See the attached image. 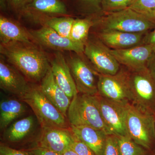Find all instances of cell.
I'll use <instances>...</instances> for the list:
<instances>
[{
	"label": "cell",
	"instance_id": "9",
	"mask_svg": "<svg viewBox=\"0 0 155 155\" xmlns=\"http://www.w3.org/2000/svg\"><path fill=\"white\" fill-rule=\"evenodd\" d=\"M84 54L99 74L114 75L120 70V64L111 54L110 49L98 38L88 40Z\"/></svg>",
	"mask_w": 155,
	"mask_h": 155
},
{
	"label": "cell",
	"instance_id": "30",
	"mask_svg": "<svg viewBox=\"0 0 155 155\" xmlns=\"http://www.w3.org/2000/svg\"><path fill=\"white\" fill-rule=\"evenodd\" d=\"M0 155H32L29 152L12 148L8 146L1 143Z\"/></svg>",
	"mask_w": 155,
	"mask_h": 155
},
{
	"label": "cell",
	"instance_id": "13",
	"mask_svg": "<svg viewBox=\"0 0 155 155\" xmlns=\"http://www.w3.org/2000/svg\"><path fill=\"white\" fill-rule=\"evenodd\" d=\"M110 51L119 64L126 66L132 72L147 67L154 54L152 48L144 44L125 49H110Z\"/></svg>",
	"mask_w": 155,
	"mask_h": 155
},
{
	"label": "cell",
	"instance_id": "18",
	"mask_svg": "<svg viewBox=\"0 0 155 155\" xmlns=\"http://www.w3.org/2000/svg\"><path fill=\"white\" fill-rule=\"evenodd\" d=\"M1 44L15 43L33 44L28 31L14 20L1 15L0 17Z\"/></svg>",
	"mask_w": 155,
	"mask_h": 155
},
{
	"label": "cell",
	"instance_id": "4",
	"mask_svg": "<svg viewBox=\"0 0 155 155\" xmlns=\"http://www.w3.org/2000/svg\"><path fill=\"white\" fill-rule=\"evenodd\" d=\"M101 30L145 34L155 27V21L130 8L108 13L99 21Z\"/></svg>",
	"mask_w": 155,
	"mask_h": 155
},
{
	"label": "cell",
	"instance_id": "1",
	"mask_svg": "<svg viewBox=\"0 0 155 155\" xmlns=\"http://www.w3.org/2000/svg\"><path fill=\"white\" fill-rule=\"evenodd\" d=\"M0 52L8 63L31 82L41 81L51 67L44 52L33 44H1Z\"/></svg>",
	"mask_w": 155,
	"mask_h": 155
},
{
	"label": "cell",
	"instance_id": "35",
	"mask_svg": "<svg viewBox=\"0 0 155 155\" xmlns=\"http://www.w3.org/2000/svg\"><path fill=\"white\" fill-rule=\"evenodd\" d=\"M62 155H78L75 151L71 148V147L67 149L65 151Z\"/></svg>",
	"mask_w": 155,
	"mask_h": 155
},
{
	"label": "cell",
	"instance_id": "22",
	"mask_svg": "<svg viewBox=\"0 0 155 155\" xmlns=\"http://www.w3.org/2000/svg\"><path fill=\"white\" fill-rule=\"evenodd\" d=\"M75 19L71 17H50L41 19L43 26L51 28L61 36L70 38Z\"/></svg>",
	"mask_w": 155,
	"mask_h": 155
},
{
	"label": "cell",
	"instance_id": "36",
	"mask_svg": "<svg viewBox=\"0 0 155 155\" xmlns=\"http://www.w3.org/2000/svg\"><path fill=\"white\" fill-rule=\"evenodd\" d=\"M150 19H153V20H155V11L152 13L149 17Z\"/></svg>",
	"mask_w": 155,
	"mask_h": 155
},
{
	"label": "cell",
	"instance_id": "14",
	"mask_svg": "<svg viewBox=\"0 0 155 155\" xmlns=\"http://www.w3.org/2000/svg\"><path fill=\"white\" fill-rule=\"evenodd\" d=\"M73 137L69 128H42L39 147L62 155L71 147Z\"/></svg>",
	"mask_w": 155,
	"mask_h": 155
},
{
	"label": "cell",
	"instance_id": "24",
	"mask_svg": "<svg viewBox=\"0 0 155 155\" xmlns=\"http://www.w3.org/2000/svg\"><path fill=\"white\" fill-rule=\"evenodd\" d=\"M31 7L35 11L50 14H66L67 8L60 0H32Z\"/></svg>",
	"mask_w": 155,
	"mask_h": 155
},
{
	"label": "cell",
	"instance_id": "10",
	"mask_svg": "<svg viewBox=\"0 0 155 155\" xmlns=\"http://www.w3.org/2000/svg\"><path fill=\"white\" fill-rule=\"evenodd\" d=\"M79 55L72 56L67 60L78 91L88 95L98 94L96 76L99 73Z\"/></svg>",
	"mask_w": 155,
	"mask_h": 155
},
{
	"label": "cell",
	"instance_id": "27",
	"mask_svg": "<svg viewBox=\"0 0 155 155\" xmlns=\"http://www.w3.org/2000/svg\"><path fill=\"white\" fill-rule=\"evenodd\" d=\"M129 8L149 18L155 11V0H135Z\"/></svg>",
	"mask_w": 155,
	"mask_h": 155
},
{
	"label": "cell",
	"instance_id": "32",
	"mask_svg": "<svg viewBox=\"0 0 155 155\" xmlns=\"http://www.w3.org/2000/svg\"><path fill=\"white\" fill-rule=\"evenodd\" d=\"M32 155H61L53 151L38 147L29 152Z\"/></svg>",
	"mask_w": 155,
	"mask_h": 155
},
{
	"label": "cell",
	"instance_id": "15",
	"mask_svg": "<svg viewBox=\"0 0 155 155\" xmlns=\"http://www.w3.org/2000/svg\"><path fill=\"white\" fill-rule=\"evenodd\" d=\"M143 33H129L114 30H101L98 38L112 50H122L143 44Z\"/></svg>",
	"mask_w": 155,
	"mask_h": 155
},
{
	"label": "cell",
	"instance_id": "5",
	"mask_svg": "<svg viewBox=\"0 0 155 155\" xmlns=\"http://www.w3.org/2000/svg\"><path fill=\"white\" fill-rule=\"evenodd\" d=\"M125 125L130 138L146 149H151L155 140L154 115L128 103Z\"/></svg>",
	"mask_w": 155,
	"mask_h": 155
},
{
	"label": "cell",
	"instance_id": "20",
	"mask_svg": "<svg viewBox=\"0 0 155 155\" xmlns=\"http://www.w3.org/2000/svg\"><path fill=\"white\" fill-rule=\"evenodd\" d=\"M22 100L8 98L0 102V129L5 130L14 120L22 116L26 107Z\"/></svg>",
	"mask_w": 155,
	"mask_h": 155
},
{
	"label": "cell",
	"instance_id": "17",
	"mask_svg": "<svg viewBox=\"0 0 155 155\" xmlns=\"http://www.w3.org/2000/svg\"><path fill=\"white\" fill-rule=\"evenodd\" d=\"M40 88L56 107L67 118V113L72 100L58 85L51 67L41 81Z\"/></svg>",
	"mask_w": 155,
	"mask_h": 155
},
{
	"label": "cell",
	"instance_id": "12",
	"mask_svg": "<svg viewBox=\"0 0 155 155\" xmlns=\"http://www.w3.org/2000/svg\"><path fill=\"white\" fill-rule=\"evenodd\" d=\"M28 80L19 70L1 56L0 87L6 92L18 97L20 99L29 90Z\"/></svg>",
	"mask_w": 155,
	"mask_h": 155
},
{
	"label": "cell",
	"instance_id": "6",
	"mask_svg": "<svg viewBox=\"0 0 155 155\" xmlns=\"http://www.w3.org/2000/svg\"><path fill=\"white\" fill-rule=\"evenodd\" d=\"M132 104L141 110L155 114V80L147 67L130 73Z\"/></svg>",
	"mask_w": 155,
	"mask_h": 155
},
{
	"label": "cell",
	"instance_id": "11",
	"mask_svg": "<svg viewBox=\"0 0 155 155\" xmlns=\"http://www.w3.org/2000/svg\"><path fill=\"white\" fill-rule=\"evenodd\" d=\"M32 41L43 47L58 51H73L83 54L84 47L70 38L61 36L51 28L45 26L36 30L28 31Z\"/></svg>",
	"mask_w": 155,
	"mask_h": 155
},
{
	"label": "cell",
	"instance_id": "34",
	"mask_svg": "<svg viewBox=\"0 0 155 155\" xmlns=\"http://www.w3.org/2000/svg\"><path fill=\"white\" fill-rule=\"evenodd\" d=\"M147 67L155 80V54H154L152 57L149 61Z\"/></svg>",
	"mask_w": 155,
	"mask_h": 155
},
{
	"label": "cell",
	"instance_id": "16",
	"mask_svg": "<svg viewBox=\"0 0 155 155\" xmlns=\"http://www.w3.org/2000/svg\"><path fill=\"white\" fill-rule=\"evenodd\" d=\"M50 65L58 85L72 100L78 92L67 60L61 53L58 52L55 54Z\"/></svg>",
	"mask_w": 155,
	"mask_h": 155
},
{
	"label": "cell",
	"instance_id": "2",
	"mask_svg": "<svg viewBox=\"0 0 155 155\" xmlns=\"http://www.w3.org/2000/svg\"><path fill=\"white\" fill-rule=\"evenodd\" d=\"M70 125L89 126L113 134L104 122L94 96L78 94L71 101L67 111Z\"/></svg>",
	"mask_w": 155,
	"mask_h": 155
},
{
	"label": "cell",
	"instance_id": "23",
	"mask_svg": "<svg viewBox=\"0 0 155 155\" xmlns=\"http://www.w3.org/2000/svg\"><path fill=\"white\" fill-rule=\"evenodd\" d=\"M94 25L90 19H75L72 25L70 38L84 47L88 40L90 29Z\"/></svg>",
	"mask_w": 155,
	"mask_h": 155
},
{
	"label": "cell",
	"instance_id": "8",
	"mask_svg": "<svg viewBox=\"0 0 155 155\" xmlns=\"http://www.w3.org/2000/svg\"><path fill=\"white\" fill-rule=\"evenodd\" d=\"M94 97L104 122L112 134L118 137H129L125 125L128 103L117 102L99 94Z\"/></svg>",
	"mask_w": 155,
	"mask_h": 155
},
{
	"label": "cell",
	"instance_id": "29",
	"mask_svg": "<svg viewBox=\"0 0 155 155\" xmlns=\"http://www.w3.org/2000/svg\"><path fill=\"white\" fill-rule=\"evenodd\" d=\"M70 147L78 155H96L93 151L87 145L74 136Z\"/></svg>",
	"mask_w": 155,
	"mask_h": 155
},
{
	"label": "cell",
	"instance_id": "26",
	"mask_svg": "<svg viewBox=\"0 0 155 155\" xmlns=\"http://www.w3.org/2000/svg\"><path fill=\"white\" fill-rule=\"evenodd\" d=\"M134 1L135 0H101L103 11L107 14L129 8Z\"/></svg>",
	"mask_w": 155,
	"mask_h": 155
},
{
	"label": "cell",
	"instance_id": "25",
	"mask_svg": "<svg viewBox=\"0 0 155 155\" xmlns=\"http://www.w3.org/2000/svg\"><path fill=\"white\" fill-rule=\"evenodd\" d=\"M121 155H148L147 149L129 137H118Z\"/></svg>",
	"mask_w": 155,
	"mask_h": 155
},
{
	"label": "cell",
	"instance_id": "33",
	"mask_svg": "<svg viewBox=\"0 0 155 155\" xmlns=\"http://www.w3.org/2000/svg\"><path fill=\"white\" fill-rule=\"evenodd\" d=\"M12 7L17 10H21L28 6L32 0H8Z\"/></svg>",
	"mask_w": 155,
	"mask_h": 155
},
{
	"label": "cell",
	"instance_id": "3",
	"mask_svg": "<svg viewBox=\"0 0 155 155\" xmlns=\"http://www.w3.org/2000/svg\"><path fill=\"white\" fill-rule=\"evenodd\" d=\"M31 108L41 128H69L67 119L43 94L39 87L31 86L21 99Z\"/></svg>",
	"mask_w": 155,
	"mask_h": 155
},
{
	"label": "cell",
	"instance_id": "21",
	"mask_svg": "<svg viewBox=\"0 0 155 155\" xmlns=\"http://www.w3.org/2000/svg\"><path fill=\"white\" fill-rule=\"evenodd\" d=\"M35 122V118L32 116L14 122L5 130V137L11 142L22 140L33 130Z\"/></svg>",
	"mask_w": 155,
	"mask_h": 155
},
{
	"label": "cell",
	"instance_id": "7",
	"mask_svg": "<svg viewBox=\"0 0 155 155\" xmlns=\"http://www.w3.org/2000/svg\"><path fill=\"white\" fill-rule=\"evenodd\" d=\"M98 94L117 102L127 104L132 101L130 74L123 70L114 75L99 74Z\"/></svg>",
	"mask_w": 155,
	"mask_h": 155
},
{
	"label": "cell",
	"instance_id": "19",
	"mask_svg": "<svg viewBox=\"0 0 155 155\" xmlns=\"http://www.w3.org/2000/svg\"><path fill=\"white\" fill-rule=\"evenodd\" d=\"M69 128L74 136L87 145L96 155H103L107 135L105 132L89 126L70 125Z\"/></svg>",
	"mask_w": 155,
	"mask_h": 155
},
{
	"label": "cell",
	"instance_id": "31",
	"mask_svg": "<svg viewBox=\"0 0 155 155\" xmlns=\"http://www.w3.org/2000/svg\"><path fill=\"white\" fill-rule=\"evenodd\" d=\"M143 44L149 45L155 54V27L153 30L148 33L144 37Z\"/></svg>",
	"mask_w": 155,
	"mask_h": 155
},
{
	"label": "cell",
	"instance_id": "37",
	"mask_svg": "<svg viewBox=\"0 0 155 155\" xmlns=\"http://www.w3.org/2000/svg\"><path fill=\"white\" fill-rule=\"evenodd\" d=\"M83 1L88 2L96 3L98 2V1H101V0H83Z\"/></svg>",
	"mask_w": 155,
	"mask_h": 155
},
{
	"label": "cell",
	"instance_id": "38",
	"mask_svg": "<svg viewBox=\"0 0 155 155\" xmlns=\"http://www.w3.org/2000/svg\"><path fill=\"white\" fill-rule=\"evenodd\" d=\"M154 117H155V114H154Z\"/></svg>",
	"mask_w": 155,
	"mask_h": 155
},
{
	"label": "cell",
	"instance_id": "28",
	"mask_svg": "<svg viewBox=\"0 0 155 155\" xmlns=\"http://www.w3.org/2000/svg\"><path fill=\"white\" fill-rule=\"evenodd\" d=\"M103 155H121L118 136L107 135Z\"/></svg>",
	"mask_w": 155,
	"mask_h": 155
}]
</instances>
